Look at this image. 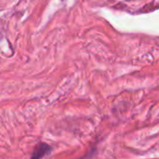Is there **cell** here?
Here are the masks:
<instances>
[]
</instances>
